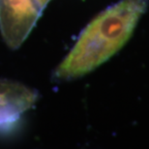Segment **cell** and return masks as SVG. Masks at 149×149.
<instances>
[{
    "label": "cell",
    "instance_id": "6da1fadb",
    "mask_svg": "<svg viewBox=\"0 0 149 149\" xmlns=\"http://www.w3.org/2000/svg\"><path fill=\"white\" fill-rule=\"evenodd\" d=\"M147 7V0H121L97 16L81 32L55 71L74 79L95 70L126 44Z\"/></svg>",
    "mask_w": 149,
    "mask_h": 149
},
{
    "label": "cell",
    "instance_id": "7a4b0ae2",
    "mask_svg": "<svg viewBox=\"0 0 149 149\" xmlns=\"http://www.w3.org/2000/svg\"><path fill=\"white\" fill-rule=\"evenodd\" d=\"M50 0H0V32L16 49L22 45Z\"/></svg>",
    "mask_w": 149,
    "mask_h": 149
},
{
    "label": "cell",
    "instance_id": "3957f363",
    "mask_svg": "<svg viewBox=\"0 0 149 149\" xmlns=\"http://www.w3.org/2000/svg\"><path fill=\"white\" fill-rule=\"evenodd\" d=\"M37 100V93L20 83L0 79V129L16 123Z\"/></svg>",
    "mask_w": 149,
    "mask_h": 149
}]
</instances>
